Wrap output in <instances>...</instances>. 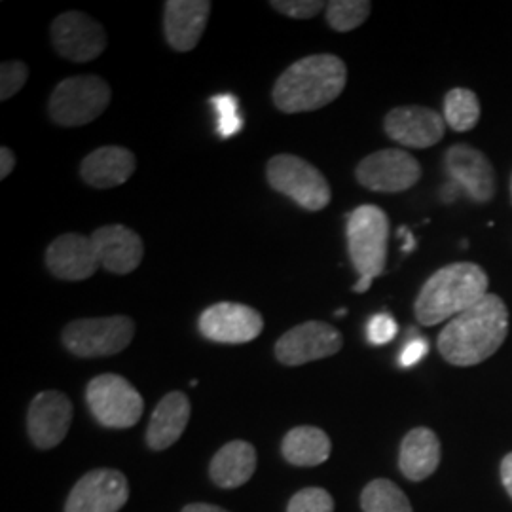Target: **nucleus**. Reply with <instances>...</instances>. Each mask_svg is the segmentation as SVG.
Returning <instances> with one entry per match:
<instances>
[{
	"instance_id": "27",
	"label": "nucleus",
	"mask_w": 512,
	"mask_h": 512,
	"mask_svg": "<svg viewBox=\"0 0 512 512\" xmlns=\"http://www.w3.org/2000/svg\"><path fill=\"white\" fill-rule=\"evenodd\" d=\"M372 12L368 0H332L327 4V23L338 33H348L365 23Z\"/></svg>"
},
{
	"instance_id": "30",
	"label": "nucleus",
	"mask_w": 512,
	"mask_h": 512,
	"mask_svg": "<svg viewBox=\"0 0 512 512\" xmlns=\"http://www.w3.org/2000/svg\"><path fill=\"white\" fill-rule=\"evenodd\" d=\"M29 78V67L21 61H6L0 67V101H8L23 90Z\"/></svg>"
},
{
	"instance_id": "1",
	"label": "nucleus",
	"mask_w": 512,
	"mask_h": 512,
	"mask_svg": "<svg viewBox=\"0 0 512 512\" xmlns=\"http://www.w3.org/2000/svg\"><path fill=\"white\" fill-rule=\"evenodd\" d=\"M509 334V310L497 294H486L473 308L450 319L439 334L440 355L456 366L490 359Z\"/></svg>"
},
{
	"instance_id": "29",
	"label": "nucleus",
	"mask_w": 512,
	"mask_h": 512,
	"mask_svg": "<svg viewBox=\"0 0 512 512\" xmlns=\"http://www.w3.org/2000/svg\"><path fill=\"white\" fill-rule=\"evenodd\" d=\"M287 512H334V501L323 488H306L293 495Z\"/></svg>"
},
{
	"instance_id": "6",
	"label": "nucleus",
	"mask_w": 512,
	"mask_h": 512,
	"mask_svg": "<svg viewBox=\"0 0 512 512\" xmlns=\"http://www.w3.org/2000/svg\"><path fill=\"white\" fill-rule=\"evenodd\" d=\"M270 186L306 211H323L332 192L325 175L308 160L293 154H277L266 167Z\"/></svg>"
},
{
	"instance_id": "4",
	"label": "nucleus",
	"mask_w": 512,
	"mask_h": 512,
	"mask_svg": "<svg viewBox=\"0 0 512 512\" xmlns=\"http://www.w3.org/2000/svg\"><path fill=\"white\" fill-rule=\"evenodd\" d=\"M110 99L107 80L93 74L71 76L55 86L48 110L57 126L80 128L97 120L109 107Z\"/></svg>"
},
{
	"instance_id": "40",
	"label": "nucleus",
	"mask_w": 512,
	"mask_h": 512,
	"mask_svg": "<svg viewBox=\"0 0 512 512\" xmlns=\"http://www.w3.org/2000/svg\"><path fill=\"white\" fill-rule=\"evenodd\" d=\"M511 190H512V183H511Z\"/></svg>"
},
{
	"instance_id": "16",
	"label": "nucleus",
	"mask_w": 512,
	"mask_h": 512,
	"mask_svg": "<svg viewBox=\"0 0 512 512\" xmlns=\"http://www.w3.org/2000/svg\"><path fill=\"white\" fill-rule=\"evenodd\" d=\"M446 171L450 181L478 203H488L495 194V173L490 160L473 147L456 145L446 152Z\"/></svg>"
},
{
	"instance_id": "13",
	"label": "nucleus",
	"mask_w": 512,
	"mask_h": 512,
	"mask_svg": "<svg viewBox=\"0 0 512 512\" xmlns=\"http://www.w3.org/2000/svg\"><path fill=\"white\" fill-rule=\"evenodd\" d=\"M200 332L217 344H247L264 329L262 315L245 304L219 302L200 315Z\"/></svg>"
},
{
	"instance_id": "39",
	"label": "nucleus",
	"mask_w": 512,
	"mask_h": 512,
	"mask_svg": "<svg viewBox=\"0 0 512 512\" xmlns=\"http://www.w3.org/2000/svg\"><path fill=\"white\" fill-rule=\"evenodd\" d=\"M336 315H338V317H342V315H346V310H338L336 311Z\"/></svg>"
},
{
	"instance_id": "37",
	"label": "nucleus",
	"mask_w": 512,
	"mask_h": 512,
	"mask_svg": "<svg viewBox=\"0 0 512 512\" xmlns=\"http://www.w3.org/2000/svg\"><path fill=\"white\" fill-rule=\"evenodd\" d=\"M183 512H230L222 507H215V505H207V503H192V505H186Z\"/></svg>"
},
{
	"instance_id": "2",
	"label": "nucleus",
	"mask_w": 512,
	"mask_h": 512,
	"mask_svg": "<svg viewBox=\"0 0 512 512\" xmlns=\"http://www.w3.org/2000/svg\"><path fill=\"white\" fill-rule=\"evenodd\" d=\"M346 82L348 67L338 55H308L277 78L274 105L285 114L323 109L342 95Z\"/></svg>"
},
{
	"instance_id": "35",
	"label": "nucleus",
	"mask_w": 512,
	"mask_h": 512,
	"mask_svg": "<svg viewBox=\"0 0 512 512\" xmlns=\"http://www.w3.org/2000/svg\"><path fill=\"white\" fill-rule=\"evenodd\" d=\"M501 480H503V486L505 490L509 492L512 497V452L507 454L503 461H501Z\"/></svg>"
},
{
	"instance_id": "25",
	"label": "nucleus",
	"mask_w": 512,
	"mask_h": 512,
	"mask_svg": "<svg viewBox=\"0 0 512 512\" xmlns=\"http://www.w3.org/2000/svg\"><path fill=\"white\" fill-rule=\"evenodd\" d=\"M480 120V101L467 88H454L444 97V122L454 131H471Z\"/></svg>"
},
{
	"instance_id": "22",
	"label": "nucleus",
	"mask_w": 512,
	"mask_h": 512,
	"mask_svg": "<svg viewBox=\"0 0 512 512\" xmlns=\"http://www.w3.org/2000/svg\"><path fill=\"white\" fill-rule=\"evenodd\" d=\"M440 440L427 427L412 429L401 444L399 465L408 480L421 482L439 469Z\"/></svg>"
},
{
	"instance_id": "23",
	"label": "nucleus",
	"mask_w": 512,
	"mask_h": 512,
	"mask_svg": "<svg viewBox=\"0 0 512 512\" xmlns=\"http://www.w3.org/2000/svg\"><path fill=\"white\" fill-rule=\"evenodd\" d=\"M256 450L245 440H232L211 459L209 475L220 488H239L255 475Z\"/></svg>"
},
{
	"instance_id": "38",
	"label": "nucleus",
	"mask_w": 512,
	"mask_h": 512,
	"mask_svg": "<svg viewBox=\"0 0 512 512\" xmlns=\"http://www.w3.org/2000/svg\"><path fill=\"white\" fill-rule=\"evenodd\" d=\"M399 234H401V238L404 239V253H410V251L416 247V239L412 236V232H410L408 228H401V230H399Z\"/></svg>"
},
{
	"instance_id": "9",
	"label": "nucleus",
	"mask_w": 512,
	"mask_h": 512,
	"mask_svg": "<svg viewBox=\"0 0 512 512\" xmlns=\"http://www.w3.org/2000/svg\"><path fill=\"white\" fill-rule=\"evenodd\" d=\"M55 52L73 63H88L105 52L109 37L105 27L82 12H65L50 27Z\"/></svg>"
},
{
	"instance_id": "24",
	"label": "nucleus",
	"mask_w": 512,
	"mask_h": 512,
	"mask_svg": "<svg viewBox=\"0 0 512 512\" xmlns=\"http://www.w3.org/2000/svg\"><path fill=\"white\" fill-rule=\"evenodd\" d=\"M281 452H283V458L293 465L317 467L330 458L332 444H330L329 435L323 429L302 425V427H294L285 435Z\"/></svg>"
},
{
	"instance_id": "19",
	"label": "nucleus",
	"mask_w": 512,
	"mask_h": 512,
	"mask_svg": "<svg viewBox=\"0 0 512 512\" xmlns=\"http://www.w3.org/2000/svg\"><path fill=\"white\" fill-rule=\"evenodd\" d=\"M211 14L207 0H167L164 31L169 46L177 52H190L198 46Z\"/></svg>"
},
{
	"instance_id": "33",
	"label": "nucleus",
	"mask_w": 512,
	"mask_h": 512,
	"mask_svg": "<svg viewBox=\"0 0 512 512\" xmlns=\"http://www.w3.org/2000/svg\"><path fill=\"white\" fill-rule=\"evenodd\" d=\"M427 353H429L427 340L416 338V340L408 342L406 348L401 351V366H404V368H412V366H416L420 361H423Z\"/></svg>"
},
{
	"instance_id": "17",
	"label": "nucleus",
	"mask_w": 512,
	"mask_h": 512,
	"mask_svg": "<svg viewBox=\"0 0 512 512\" xmlns=\"http://www.w3.org/2000/svg\"><path fill=\"white\" fill-rule=\"evenodd\" d=\"M93 245L103 266L110 274L126 275L135 272L145 256L143 239L122 224L97 228L92 234Z\"/></svg>"
},
{
	"instance_id": "31",
	"label": "nucleus",
	"mask_w": 512,
	"mask_h": 512,
	"mask_svg": "<svg viewBox=\"0 0 512 512\" xmlns=\"http://www.w3.org/2000/svg\"><path fill=\"white\" fill-rule=\"evenodd\" d=\"M270 6L293 19L315 18L327 4L321 0H272Z\"/></svg>"
},
{
	"instance_id": "21",
	"label": "nucleus",
	"mask_w": 512,
	"mask_h": 512,
	"mask_svg": "<svg viewBox=\"0 0 512 512\" xmlns=\"http://www.w3.org/2000/svg\"><path fill=\"white\" fill-rule=\"evenodd\" d=\"M192 406L183 391H171L158 403L148 423V446L156 452L173 446L190 421Z\"/></svg>"
},
{
	"instance_id": "32",
	"label": "nucleus",
	"mask_w": 512,
	"mask_h": 512,
	"mask_svg": "<svg viewBox=\"0 0 512 512\" xmlns=\"http://www.w3.org/2000/svg\"><path fill=\"white\" fill-rule=\"evenodd\" d=\"M397 330H399L397 321L389 313H378V315H374L368 321L366 336H368L370 344L384 346V344H389L397 336Z\"/></svg>"
},
{
	"instance_id": "7",
	"label": "nucleus",
	"mask_w": 512,
	"mask_h": 512,
	"mask_svg": "<svg viewBox=\"0 0 512 512\" xmlns=\"http://www.w3.org/2000/svg\"><path fill=\"white\" fill-rule=\"evenodd\" d=\"M135 323L126 315L78 319L63 330V346L76 357H110L128 348Z\"/></svg>"
},
{
	"instance_id": "8",
	"label": "nucleus",
	"mask_w": 512,
	"mask_h": 512,
	"mask_svg": "<svg viewBox=\"0 0 512 512\" xmlns=\"http://www.w3.org/2000/svg\"><path fill=\"white\" fill-rule=\"evenodd\" d=\"M93 418L110 429H128L141 420L145 403L139 391L118 374H101L86 387Z\"/></svg>"
},
{
	"instance_id": "20",
	"label": "nucleus",
	"mask_w": 512,
	"mask_h": 512,
	"mask_svg": "<svg viewBox=\"0 0 512 512\" xmlns=\"http://www.w3.org/2000/svg\"><path fill=\"white\" fill-rule=\"evenodd\" d=\"M135 154L124 147H101L93 150L80 165V177L97 190H109L126 183L135 173Z\"/></svg>"
},
{
	"instance_id": "26",
	"label": "nucleus",
	"mask_w": 512,
	"mask_h": 512,
	"mask_svg": "<svg viewBox=\"0 0 512 512\" xmlns=\"http://www.w3.org/2000/svg\"><path fill=\"white\" fill-rule=\"evenodd\" d=\"M361 507L365 512H414L403 490L385 478L366 484L361 494Z\"/></svg>"
},
{
	"instance_id": "34",
	"label": "nucleus",
	"mask_w": 512,
	"mask_h": 512,
	"mask_svg": "<svg viewBox=\"0 0 512 512\" xmlns=\"http://www.w3.org/2000/svg\"><path fill=\"white\" fill-rule=\"evenodd\" d=\"M16 167V154L8 147L0 148V179L4 181Z\"/></svg>"
},
{
	"instance_id": "5",
	"label": "nucleus",
	"mask_w": 512,
	"mask_h": 512,
	"mask_svg": "<svg viewBox=\"0 0 512 512\" xmlns=\"http://www.w3.org/2000/svg\"><path fill=\"white\" fill-rule=\"evenodd\" d=\"M389 219L376 205H361L348 215L349 258L359 277L376 279L384 274Z\"/></svg>"
},
{
	"instance_id": "11",
	"label": "nucleus",
	"mask_w": 512,
	"mask_h": 512,
	"mask_svg": "<svg viewBox=\"0 0 512 512\" xmlns=\"http://www.w3.org/2000/svg\"><path fill=\"white\" fill-rule=\"evenodd\" d=\"M344 338L329 323L308 321L287 330L275 344V357L287 366H300L336 355Z\"/></svg>"
},
{
	"instance_id": "36",
	"label": "nucleus",
	"mask_w": 512,
	"mask_h": 512,
	"mask_svg": "<svg viewBox=\"0 0 512 512\" xmlns=\"http://www.w3.org/2000/svg\"><path fill=\"white\" fill-rule=\"evenodd\" d=\"M461 192H463V188H461L458 183H454V181H450V183L444 184V186H442V192H440V196H442V202H456Z\"/></svg>"
},
{
	"instance_id": "15",
	"label": "nucleus",
	"mask_w": 512,
	"mask_h": 512,
	"mask_svg": "<svg viewBox=\"0 0 512 512\" xmlns=\"http://www.w3.org/2000/svg\"><path fill=\"white\" fill-rule=\"evenodd\" d=\"M384 128L389 139L403 147L429 148L444 137L446 122L437 110L412 105L389 110Z\"/></svg>"
},
{
	"instance_id": "14",
	"label": "nucleus",
	"mask_w": 512,
	"mask_h": 512,
	"mask_svg": "<svg viewBox=\"0 0 512 512\" xmlns=\"http://www.w3.org/2000/svg\"><path fill=\"white\" fill-rule=\"evenodd\" d=\"M73 421V403L61 391H42L27 412V431L40 450H50L67 437Z\"/></svg>"
},
{
	"instance_id": "12",
	"label": "nucleus",
	"mask_w": 512,
	"mask_h": 512,
	"mask_svg": "<svg viewBox=\"0 0 512 512\" xmlns=\"http://www.w3.org/2000/svg\"><path fill=\"white\" fill-rule=\"evenodd\" d=\"M128 499L126 476L114 469H95L74 484L65 512H118Z\"/></svg>"
},
{
	"instance_id": "3",
	"label": "nucleus",
	"mask_w": 512,
	"mask_h": 512,
	"mask_svg": "<svg viewBox=\"0 0 512 512\" xmlns=\"http://www.w3.org/2000/svg\"><path fill=\"white\" fill-rule=\"evenodd\" d=\"M488 294V275L473 262L440 268L421 287L414 311L423 327H435L473 308Z\"/></svg>"
},
{
	"instance_id": "10",
	"label": "nucleus",
	"mask_w": 512,
	"mask_h": 512,
	"mask_svg": "<svg viewBox=\"0 0 512 512\" xmlns=\"http://www.w3.org/2000/svg\"><path fill=\"white\" fill-rule=\"evenodd\" d=\"M357 181L372 192L397 194L412 188L421 179V165L401 148H385L366 156L357 165Z\"/></svg>"
},
{
	"instance_id": "28",
	"label": "nucleus",
	"mask_w": 512,
	"mask_h": 512,
	"mask_svg": "<svg viewBox=\"0 0 512 512\" xmlns=\"http://www.w3.org/2000/svg\"><path fill=\"white\" fill-rule=\"evenodd\" d=\"M211 105L217 112L219 118V135L222 139H230L234 135H238L243 128V120L238 112V97L230 95V93H222L215 95L211 99Z\"/></svg>"
},
{
	"instance_id": "18",
	"label": "nucleus",
	"mask_w": 512,
	"mask_h": 512,
	"mask_svg": "<svg viewBox=\"0 0 512 512\" xmlns=\"http://www.w3.org/2000/svg\"><path fill=\"white\" fill-rule=\"evenodd\" d=\"M50 274L63 281H84L99 268V258L92 236L63 234L54 239L46 251Z\"/></svg>"
}]
</instances>
